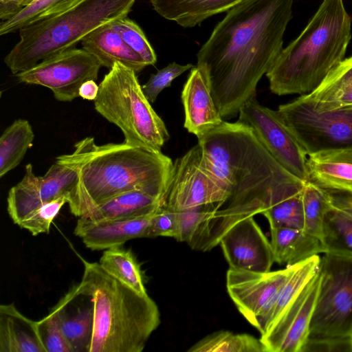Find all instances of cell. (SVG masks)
Instances as JSON below:
<instances>
[{
	"label": "cell",
	"mask_w": 352,
	"mask_h": 352,
	"mask_svg": "<svg viewBox=\"0 0 352 352\" xmlns=\"http://www.w3.org/2000/svg\"><path fill=\"white\" fill-rule=\"evenodd\" d=\"M198 144L205 166L227 199L199 226L188 243L193 250H212L235 223L302 192L307 182L287 170L238 121L223 120L198 138Z\"/></svg>",
	"instance_id": "cell-1"
},
{
	"label": "cell",
	"mask_w": 352,
	"mask_h": 352,
	"mask_svg": "<svg viewBox=\"0 0 352 352\" xmlns=\"http://www.w3.org/2000/svg\"><path fill=\"white\" fill-rule=\"evenodd\" d=\"M294 0H243L229 10L197 54L223 118L239 114L283 50Z\"/></svg>",
	"instance_id": "cell-2"
},
{
	"label": "cell",
	"mask_w": 352,
	"mask_h": 352,
	"mask_svg": "<svg viewBox=\"0 0 352 352\" xmlns=\"http://www.w3.org/2000/svg\"><path fill=\"white\" fill-rule=\"evenodd\" d=\"M73 153L78 176L67 204L74 216L80 217L104 201L133 190L146 192L164 206L173 162L162 152L124 142L98 145L87 137L74 144Z\"/></svg>",
	"instance_id": "cell-3"
},
{
	"label": "cell",
	"mask_w": 352,
	"mask_h": 352,
	"mask_svg": "<svg viewBox=\"0 0 352 352\" xmlns=\"http://www.w3.org/2000/svg\"><path fill=\"white\" fill-rule=\"evenodd\" d=\"M351 38V19L343 1L322 0L266 73L271 91L278 96L312 92L344 59Z\"/></svg>",
	"instance_id": "cell-4"
},
{
	"label": "cell",
	"mask_w": 352,
	"mask_h": 352,
	"mask_svg": "<svg viewBox=\"0 0 352 352\" xmlns=\"http://www.w3.org/2000/svg\"><path fill=\"white\" fill-rule=\"evenodd\" d=\"M80 282L94 307L89 352H141L160 324L156 303L109 273L85 260Z\"/></svg>",
	"instance_id": "cell-5"
},
{
	"label": "cell",
	"mask_w": 352,
	"mask_h": 352,
	"mask_svg": "<svg viewBox=\"0 0 352 352\" xmlns=\"http://www.w3.org/2000/svg\"><path fill=\"white\" fill-rule=\"evenodd\" d=\"M137 0H82L69 10L19 30V41L4 58L12 74L75 48L91 32L127 16Z\"/></svg>",
	"instance_id": "cell-6"
},
{
	"label": "cell",
	"mask_w": 352,
	"mask_h": 352,
	"mask_svg": "<svg viewBox=\"0 0 352 352\" xmlns=\"http://www.w3.org/2000/svg\"><path fill=\"white\" fill-rule=\"evenodd\" d=\"M94 102L96 111L122 131L126 144L160 153L170 138L137 73L121 63H115L104 76Z\"/></svg>",
	"instance_id": "cell-7"
},
{
	"label": "cell",
	"mask_w": 352,
	"mask_h": 352,
	"mask_svg": "<svg viewBox=\"0 0 352 352\" xmlns=\"http://www.w3.org/2000/svg\"><path fill=\"white\" fill-rule=\"evenodd\" d=\"M308 339L352 336V258L324 253Z\"/></svg>",
	"instance_id": "cell-8"
},
{
	"label": "cell",
	"mask_w": 352,
	"mask_h": 352,
	"mask_svg": "<svg viewBox=\"0 0 352 352\" xmlns=\"http://www.w3.org/2000/svg\"><path fill=\"white\" fill-rule=\"evenodd\" d=\"M277 112L307 155L352 148V106L316 110L300 96L280 105Z\"/></svg>",
	"instance_id": "cell-9"
},
{
	"label": "cell",
	"mask_w": 352,
	"mask_h": 352,
	"mask_svg": "<svg viewBox=\"0 0 352 352\" xmlns=\"http://www.w3.org/2000/svg\"><path fill=\"white\" fill-rule=\"evenodd\" d=\"M102 65L86 50L72 48L38 63L15 75L20 82L50 89L60 102H71L79 97L80 86L96 80Z\"/></svg>",
	"instance_id": "cell-10"
},
{
	"label": "cell",
	"mask_w": 352,
	"mask_h": 352,
	"mask_svg": "<svg viewBox=\"0 0 352 352\" xmlns=\"http://www.w3.org/2000/svg\"><path fill=\"white\" fill-rule=\"evenodd\" d=\"M238 122L249 126L257 139L287 170L309 181L307 153L277 111L261 105L256 95L243 103Z\"/></svg>",
	"instance_id": "cell-11"
},
{
	"label": "cell",
	"mask_w": 352,
	"mask_h": 352,
	"mask_svg": "<svg viewBox=\"0 0 352 352\" xmlns=\"http://www.w3.org/2000/svg\"><path fill=\"white\" fill-rule=\"evenodd\" d=\"M78 163L74 153L56 157L43 176L34 173L31 164L16 185L10 188L7 198L9 216L18 224L27 214L41 205L60 197L68 196L78 176Z\"/></svg>",
	"instance_id": "cell-12"
},
{
	"label": "cell",
	"mask_w": 352,
	"mask_h": 352,
	"mask_svg": "<svg viewBox=\"0 0 352 352\" xmlns=\"http://www.w3.org/2000/svg\"><path fill=\"white\" fill-rule=\"evenodd\" d=\"M226 199V191L205 166L198 143L173 162L164 208L177 212L199 206L219 205Z\"/></svg>",
	"instance_id": "cell-13"
},
{
	"label": "cell",
	"mask_w": 352,
	"mask_h": 352,
	"mask_svg": "<svg viewBox=\"0 0 352 352\" xmlns=\"http://www.w3.org/2000/svg\"><path fill=\"white\" fill-rule=\"evenodd\" d=\"M296 265L267 272L229 268L228 293L239 311L261 333L265 321Z\"/></svg>",
	"instance_id": "cell-14"
},
{
	"label": "cell",
	"mask_w": 352,
	"mask_h": 352,
	"mask_svg": "<svg viewBox=\"0 0 352 352\" xmlns=\"http://www.w3.org/2000/svg\"><path fill=\"white\" fill-rule=\"evenodd\" d=\"M321 283L319 272L308 282L285 310L278 321L260 340L267 352H302Z\"/></svg>",
	"instance_id": "cell-15"
},
{
	"label": "cell",
	"mask_w": 352,
	"mask_h": 352,
	"mask_svg": "<svg viewBox=\"0 0 352 352\" xmlns=\"http://www.w3.org/2000/svg\"><path fill=\"white\" fill-rule=\"evenodd\" d=\"M219 245L230 269L267 272L274 262L270 241L253 217L232 226L221 237Z\"/></svg>",
	"instance_id": "cell-16"
},
{
	"label": "cell",
	"mask_w": 352,
	"mask_h": 352,
	"mask_svg": "<svg viewBox=\"0 0 352 352\" xmlns=\"http://www.w3.org/2000/svg\"><path fill=\"white\" fill-rule=\"evenodd\" d=\"M72 352H89L94 324V307L80 283L51 309Z\"/></svg>",
	"instance_id": "cell-17"
},
{
	"label": "cell",
	"mask_w": 352,
	"mask_h": 352,
	"mask_svg": "<svg viewBox=\"0 0 352 352\" xmlns=\"http://www.w3.org/2000/svg\"><path fill=\"white\" fill-rule=\"evenodd\" d=\"M181 99L185 119L184 126L197 139L223 121L212 98L204 68L194 66L185 82Z\"/></svg>",
	"instance_id": "cell-18"
},
{
	"label": "cell",
	"mask_w": 352,
	"mask_h": 352,
	"mask_svg": "<svg viewBox=\"0 0 352 352\" xmlns=\"http://www.w3.org/2000/svg\"><path fill=\"white\" fill-rule=\"evenodd\" d=\"M151 216L99 221L79 217L74 232L87 248L107 250L121 246L130 239L146 237Z\"/></svg>",
	"instance_id": "cell-19"
},
{
	"label": "cell",
	"mask_w": 352,
	"mask_h": 352,
	"mask_svg": "<svg viewBox=\"0 0 352 352\" xmlns=\"http://www.w3.org/2000/svg\"><path fill=\"white\" fill-rule=\"evenodd\" d=\"M309 181L331 192L352 193V148L307 155Z\"/></svg>",
	"instance_id": "cell-20"
},
{
	"label": "cell",
	"mask_w": 352,
	"mask_h": 352,
	"mask_svg": "<svg viewBox=\"0 0 352 352\" xmlns=\"http://www.w3.org/2000/svg\"><path fill=\"white\" fill-rule=\"evenodd\" d=\"M81 45L83 49L100 60L102 67L108 69L119 62L138 74L147 66L143 58L125 43L113 28L112 23L94 30L81 41Z\"/></svg>",
	"instance_id": "cell-21"
},
{
	"label": "cell",
	"mask_w": 352,
	"mask_h": 352,
	"mask_svg": "<svg viewBox=\"0 0 352 352\" xmlns=\"http://www.w3.org/2000/svg\"><path fill=\"white\" fill-rule=\"evenodd\" d=\"M0 352H46L37 321L23 315L14 303L0 306Z\"/></svg>",
	"instance_id": "cell-22"
},
{
	"label": "cell",
	"mask_w": 352,
	"mask_h": 352,
	"mask_svg": "<svg viewBox=\"0 0 352 352\" xmlns=\"http://www.w3.org/2000/svg\"><path fill=\"white\" fill-rule=\"evenodd\" d=\"M243 0H150L162 17L184 28L199 25L207 19L229 10Z\"/></svg>",
	"instance_id": "cell-23"
},
{
	"label": "cell",
	"mask_w": 352,
	"mask_h": 352,
	"mask_svg": "<svg viewBox=\"0 0 352 352\" xmlns=\"http://www.w3.org/2000/svg\"><path fill=\"white\" fill-rule=\"evenodd\" d=\"M270 235L274 262L286 267L326 252L321 239L303 229L270 228Z\"/></svg>",
	"instance_id": "cell-24"
},
{
	"label": "cell",
	"mask_w": 352,
	"mask_h": 352,
	"mask_svg": "<svg viewBox=\"0 0 352 352\" xmlns=\"http://www.w3.org/2000/svg\"><path fill=\"white\" fill-rule=\"evenodd\" d=\"M164 206L161 200L146 192L133 190L104 201L80 218L91 221L131 219L153 214Z\"/></svg>",
	"instance_id": "cell-25"
},
{
	"label": "cell",
	"mask_w": 352,
	"mask_h": 352,
	"mask_svg": "<svg viewBox=\"0 0 352 352\" xmlns=\"http://www.w3.org/2000/svg\"><path fill=\"white\" fill-rule=\"evenodd\" d=\"M321 257L314 256L296 265L269 313L261 336L267 333L308 282L319 272Z\"/></svg>",
	"instance_id": "cell-26"
},
{
	"label": "cell",
	"mask_w": 352,
	"mask_h": 352,
	"mask_svg": "<svg viewBox=\"0 0 352 352\" xmlns=\"http://www.w3.org/2000/svg\"><path fill=\"white\" fill-rule=\"evenodd\" d=\"M34 138L30 122L19 118L5 129L0 138V177L16 168L32 147Z\"/></svg>",
	"instance_id": "cell-27"
},
{
	"label": "cell",
	"mask_w": 352,
	"mask_h": 352,
	"mask_svg": "<svg viewBox=\"0 0 352 352\" xmlns=\"http://www.w3.org/2000/svg\"><path fill=\"white\" fill-rule=\"evenodd\" d=\"M321 240L325 253L352 258V217L333 201L324 216Z\"/></svg>",
	"instance_id": "cell-28"
},
{
	"label": "cell",
	"mask_w": 352,
	"mask_h": 352,
	"mask_svg": "<svg viewBox=\"0 0 352 352\" xmlns=\"http://www.w3.org/2000/svg\"><path fill=\"white\" fill-rule=\"evenodd\" d=\"M100 265L110 274L141 294H147L140 264L130 249L121 246L105 250Z\"/></svg>",
	"instance_id": "cell-29"
},
{
	"label": "cell",
	"mask_w": 352,
	"mask_h": 352,
	"mask_svg": "<svg viewBox=\"0 0 352 352\" xmlns=\"http://www.w3.org/2000/svg\"><path fill=\"white\" fill-rule=\"evenodd\" d=\"M82 0H33L8 20L1 21L0 36L41 20L58 15L74 7Z\"/></svg>",
	"instance_id": "cell-30"
},
{
	"label": "cell",
	"mask_w": 352,
	"mask_h": 352,
	"mask_svg": "<svg viewBox=\"0 0 352 352\" xmlns=\"http://www.w3.org/2000/svg\"><path fill=\"white\" fill-rule=\"evenodd\" d=\"M188 352H267L260 339L247 333L215 331L193 344Z\"/></svg>",
	"instance_id": "cell-31"
},
{
	"label": "cell",
	"mask_w": 352,
	"mask_h": 352,
	"mask_svg": "<svg viewBox=\"0 0 352 352\" xmlns=\"http://www.w3.org/2000/svg\"><path fill=\"white\" fill-rule=\"evenodd\" d=\"M332 201V196L328 190L310 181L306 182L302 192L305 231L322 239L324 216Z\"/></svg>",
	"instance_id": "cell-32"
},
{
	"label": "cell",
	"mask_w": 352,
	"mask_h": 352,
	"mask_svg": "<svg viewBox=\"0 0 352 352\" xmlns=\"http://www.w3.org/2000/svg\"><path fill=\"white\" fill-rule=\"evenodd\" d=\"M302 192L279 201L262 213L270 228L303 229Z\"/></svg>",
	"instance_id": "cell-33"
},
{
	"label": "cell",
	"mask_w": 352,
	"mask_h": 352,
	"mask_svg": "<svg viewBox=\"0 0 352 352\" xmlns=\"http://www.w3.org/2000/svg\"><path fill=\"white\" fill-rule=\"evenodd\" d=\"M112 26L125 43L143 58L147 66L156 63L157 56L153 48L134 21L124 16L113 22Z\"/></svg>",
	"instance_id": "cell-34"
},
{
	"label": "cell",
	"mask_w": 352,
	"mask_h": 352,
	"mask_svg": "<svg viewBox=\"0 0 352 352\" xmlns=\"http://www.w3.org/2000/svg\"><path fill=\"white\" fill-rule=\"evenodd\" d=\"M67 202L68 196L64 195L45 203L27 214L17 225L34 236L49 233L52 221Z\"/></svg>",
	"instance_id": "cell-35"
},
{
	"label": "cell",
	"mask_w": 352,
	"mask_h": 352,
	"mask_svg": "<svg viewBox=\"0 0 352 352\" xmlns=\"http://www.w3.org/2000/svg\"><path fill=\"white\" fill-rule=\"evenodd\" d=\"M217 204H208L175 212L176 231L175 239L188 243L199 226L214 212Z\"/></svg>",
	"instance_id": "cell-36"
},
{
	"label": "cell",
	"mask_w": 352,
	"mask_h": 352,
	"mask_svg": "<svg viewBox=\"0 0 352 352\" xmlns=\"http://www.w3.org/2000/svg\"><path fill=\"white\" fill-rule=\"evenodd\" d=\"M193 67L190 63L179 65L173 62L157 73L151 74L148 81L142 85L145 96L151 103H153L160 93L169 87L173 80Z\"/></svg>",
	"instance_id": "cell-37"
},
{
	"label": "cell",
	"mask_w": 352,
	"mask_h": 352,
	"mask_svg": "<svg viewBox=\"0 0 352 352\" xmlns=\"http://www.w3.org/2000/svg\"><path fill=\"white\" fill-rule=\"evenodd\" d=\"M37 322L39 335L46 352H72L57 318L52 310Z\"/></svg>",
	"instance_id": "cell-38"
},
{
	"label": "cell",
	"mask_w": 352,
	"mask_h": 352,
	"mask_svg": "<svg viewBox=\"0 0 352 352\" xmlns=\"http://www.w3.org/2000/svg\"><path fill=\"white\" fill-rule=\"evenodd\" d=\"M176 231L175 212L160 208L151 217L146 237H175Z\"/></svg>",
	"instance_id": "cell-39"
},
{
	"label": "cell",
	"mask_w": 352,
	"mask_h": 352,
	"mask_svg": "<svg viewBox=\"0 0 352 352\" xmlns=\"http://www.w3.org/2000/svg\"><path fill=\"white\" fill-rule=\"evenodd\" d=\"M305 351L352 352V336L327 339H308L302 351Z\"/></svg>",
	"instance_id": "cell-40"
},
{
	"label": "cell",
	"mask_w": 352,
	"mask_h": 352,
	"mask_svg": "<svg viewBox=\"0 0 352 352\" xmlns=\"http://www.w3.org/2000/svg\"><path fill=\"white\" fill-rule=\"evenodd\" d=\"M321 84L352 86V56L343 59L330 72Z\"/></svg>",
	"instance_id": "cell-41"
},
{
	"label": "cell",
	"mask_w": 352,
	"mask_h": 352,
	"mask_svg": "<svg viewBox=\"0 0 352 352\" xmlns=\"http://www.w3.org/2000/svg\"><path fill=\"white\" fill-rule=\"evenodd\" d=\"M33 0H0L1 21L8 20Z\"/></svg>",
	"instance_id": "cell-42"
},
{
	"label": "cell",
	"mask_w": 352,
	"mask_h": 352,
	"mask_svg": "<svg viewBox=\"0 0 352 352\" xmlns=\"http://www.w3.org/2000/svg\"><path fill=\"white\" fill-rule=\"evenodd\" d=\"M99 91V85L95 80H89L85 82L80 87L79 97L88 100L94 101Z\"/></svg>",
	"instance_id": "cell-43"
},
{
	"label": "cell",
	"mask_w": 352,
	"mask_h": 352,
	"mask_svg": "<svg viewBox=\"0 0 352 352\" xmlns=\"http://www.w3.org/2000/svg\"><path fill=\"white\" fill-rule=\"evenodd\" d=\"M329 192L333 199L352 205V193Z\"/></svg>",
	"instance_id": "cell-44"
},
{
	"label": "cell",
	"mask_w": 352,
	"mask_h": 352,
	"mask_svg": "<svg viewBox=\"0 0 352 352\" xmlns=\"http://www.w3.org/2000/svg\"><path fill=\"white\" fill-rule=\"evenodd\" d=\"M332 196V195H331ZM333 198V204L346 214L352 217V205L344 203Z\"/></svg>",
	"instance_id": "cell-45"
}]
</instances>
